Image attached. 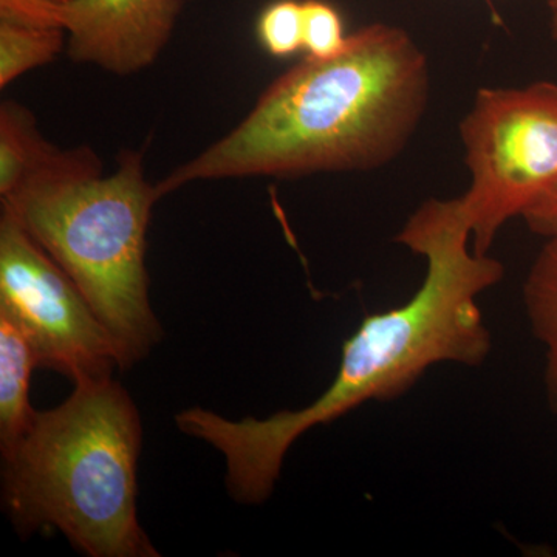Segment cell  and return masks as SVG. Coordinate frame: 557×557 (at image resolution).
I'll return each mask as SVG.
<instances>
[{
    "label": "cell",
    "mask_w": 557,
    "mask_h": 557,
    "mask_svg": "<svg viewBox=\"0 0 557 557\" xmlns=\"http://www.w3.org/2000/svg\"><path fill=\"white\" fill-rule=\"evenodd\" d=\"M141 438L137 406L112 376L75 383L2 457L14 525L58 528L91 557H159L137 516Z\"/></svg>",
    "instance_id": "3"
},
{
    "label": "cell",
    "mask_w": 557,
    "mask_h": 557,
    "mask_svg": "<svg viewBox=\"0 0 557 557\" xmlns=\"http://www.w3.org/2000/svg\"><path fill=\"white\" fill-rule=\"evenodd\" d=\"M547 7L549 11V33H552V39L557 44V0H547Z\"/></svg>",
    "instance_id": "16"
},
{
    "label": "cell",
    "mask_w": 557,
    "mask_h": 557,
    "mask_svg": "<svg viewBox=\"0 0 557 557\" xmlns=\"http://www.w3.org/2000/svg\"><path fill=\"white\" fill-rule=\"evenodd\" d=\"M183 0H73L54 11L70 60L127 76L152 65L170 42Z\"/></svg>",
    "instance_id": "7"
},
{
    "label": "cell",
    "mask_w": 557,
    "mask_h": 557,
    "mask_svg": "<svg viewBox=\"0 0 557 557\" xmlns=\"http://www.w3.org/2000/svg\"><path fill=\"white\" fill-rule=\"evenodd\" d=\"M70 2L73 0H0V21L54 27L51 22L54 11Z\"/></svg>",
    "instance_id": "14"
},
{
    "label": "cell",
    "mask_w": 557,
    "mask_h": 557,
    "mask_svg": "<svg viewBox=\"0 0 557 557\" xmlns=\"http://www.w3.org/2000/svg\"><path fill=\"white\" fill-rule=\"evenodd\" d=\"M471 226L460 200L429 199L395 242L426 259L416 295L395 309L369 314L344 343L327 391L299 410L228 420L193 408L175 417L180 431L223 454L234 500L260 505L273 493L284 458L300 435L332 423L368 401L405 395L432 366L479 368L493 350L479 296L505 276L500 260L469 249Z\"/></svg>",
    "instance_id": "1"
},
{
    "label": "cell",
    "mask_w": 557,
    "mask_h": 557,
    "mask_svg": "<svg viewBox=\"0 0 557 557\" xmlns=\"http://www.w3.org/2000/svg\"><path fill=\"white\" fill-rule=\"evenodd\" d=\"M101 172V161L89 148L58 149L40 137L35 116L20 102L0 106V197L61 175Z\"/></svg>",
    "instance_id": "8"
},
{
    "label": "cell",
    "mask_w": 557,
    "mask_h": 557,
    "mask_svg": "<svg viewBox=\"0 0 557 557\" xmlns=\"http://www.w3.org/2000/svg\"><path fill=\"white\" fill-rule=\"evenodd\" d=\"M0 313L20 325L39 368L79 381L112 376L120 355L64 270L9 211L0 215Z\"/></svg>",
    "instance_id": "6"
},
{
    "label": "cell",
    "mask_w": 557,
    "mask_h": 557,
    "mask_svg": "<svg viewBox=\"0 0 557 557\" xmlns=\"http://www.w3.org/2000/svg\"><path fill=\"white\" fill-rule=\"evenodd\" d=\"M547 239L528 273L523 304L531 330L547 354L545 380L557 412V234Z\"/></svg>",
    "instance_id": "10"
},
{
    "label": "cell",
    "mask_w": 557,
    "mask_h": 557,
    "mask_svg": "<svg viewBox=\"0 0 557 557\" xmlns=\"http://www.w3.org/2000/svg\"><path fill=\"white\" fill-rule=\"evenodd\" d=\"M486 2H491V0H486Z\"/></svg>",
    "instance_id": "17"
},
{
    "label": "cell",
    "mask_w": 557,
    "mask_h": 557,
    "mask_svg": "<svg viewBox=\"0 0 557 557\" xmlns=\"http://www.w3.org/2000/svg\"><path fill=\"white\" fill-rule=\"evenodd\" d=\"M304 50L307 57L329 60L346 47L343 16L335 5L325 0H302Z\"/></svg>",
    "instance_id": "13"
},
{
    "label": "cell",
    "mask_w": 557,
    "mask_h": 557,
    "mask_svg": "<svg viewBox=\"0 0 557 557\" xmlns=\"http://www.w3.org/2000/svg\"><path fill=\"white\" fill-rule=\"evenodd\" d=\"M64 46V28L0 21V87L50 64Z\"/></svg>",
    "instance_id": "11"
},
{
    "label": "cell",
    "mask_w": 557,
    "mask_h": 557,
    "mask_svg": "<svg viewBox=\"0 0 557 557\" xmlns=\"http://www.w3.org/2000/svg\"><path fill=\"white\" fill-rule=\"evenodd\" d=\"M145 153L124 150L119 168L33 183L10 199L9 211L75 282L129 369L161 339L150 309L146 233L157 186L145 175Z\"/></svg>",
    "instance_id": "4"
},
{
    "label": "cell",
    "mask_w": 557,
    "mask_h": 557,
    "mask_svg": "<svg viewBox=\"0 0 557 557\" xmlns=\"http://www.w3.org/2000/svg\"><path fill=\"white\" fill-rule=\"evenodd\" d=\"M471 186L458 197L472 249L490 255L498 231L557 188V84L482 87L460 123Z\"/></svg>",
    "instance_id": "5"
},
{
    "label": "cell",
    "mask_w": 557,
    "mask_h": 557,
    "mask_svg": "<svg viewBox=\"0 0 557 557\" xmlns=\"http://www.w3.org/2000/svg\"><path fill=\"white\" fill-rule=\"evenodd\" d=\"M38 357L16 322L0 313V450L9 456L30 428V381Z\"/></svg>",
    "instance_id": "9"
},
{
    "label": "cell",
    "mask_w": 557,
    "mask_h": 557,
    "mask_svg": "<svg viewBox=\"0 0 557 557\" xmlns=\"http://www.w3.org/2000/svg\"><path fill=\"white\" fill-rule=\"evenodd\" d=\"M431 97L426 53L405 28L366 25L329 60H306L260 95L225 137L157 183L160 199L201 180L298 178L397 159Z\"/></svg>",
    "instance_id": "2"
},
{
    "label": "cell",
    "mask_w": 557,
    "mask_h": 557,
    "mask_svg": "<svg viewBox=\"0 0 557 557\" xmlns=\"http://www.w3.org/2000/svg\"><path fill=\"white\" fill-rule=\"evenodd\" d=\"M260 47L274 58H288L304 50L302 0H274L256 21Z\"/></svg>",
    "instance_id": "12"
},
{
    "label": "cell",
    "mask_w": 557,
    "mask_h": 557,
    "mask_svg": "<svg viewBox=\"0 0 557 557\" xmlns=\"http://www.w3.org/2000/svg\"><path fill=\"white\" fill-rule=\"evenodd\" d=\"M528 228L539 236L557 234V188L523 212Z\"/></svg>",
    "instance_id": "15"
}]
</instances>
